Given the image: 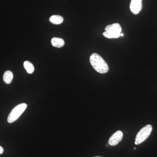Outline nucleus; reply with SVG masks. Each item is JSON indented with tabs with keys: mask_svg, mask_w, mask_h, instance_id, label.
Listing matches in <instances>:
<instances>
[{
	"mask_svg": "<svg viewBox=\"0 0 157 157\" xmlns=\"http://www.w3.org/2000/svg\"><path fill=\"white\" fill-rule=\"evenodd\" d=\"M142 0H132L130 9L133 14H138L142 9Z\"/></svg>",
	"mask_w": 157,
	"mask_h": 157,
	"instance_id": "obj_6",
	"label": "nucleus"
},
{
	"mask_svg": "<svg viewBox=\"0 0 157 157\" xmlns=\"http://www.w3.org/2000/svg\"><path fill=\"white\" fill-rule=\"evenodd\" d=\"M123 133L121 131L115 132L109 138L108 143L111 146H114L117 145L122 140Z\"/></svg>",
	"mask_w": 157,
	"mask_h": 157,
	"instance_id": "obj_5",
	"label": "nucleus"
},
{
	"mask_svg": "<svg viewBox=\"0 0 157 157\" xmlns=\"http://www.w3.org/2000/svg\"><path fill=\"white\" fill-rule=\"evenodd\" d=\"M24 67L29 74H32L35 70L33 65L30 62L26 61L24 63Z\"/></svg>",
	"mask_w": 157,
	"mask_h": 157,
	"instance_id": "obj_10",
	"label": "nucleus"
},
{
	"mask_svg": "<svg viewBox=\"0 0 157 157\" xmlns=\"http://www.w3.org/2000/svg\"><path fill=\"white\" fill-rule=\"evenodd\" d=\"M4 152V149L2 146H0V155L2 154Z\"/></svg>",
	"mask_w": 157,
	"mask_h": 157,
	"instance_id": "obj_11",
	"label": "nucleus"
},
{
	"mask_svg": "<svg viewBox=\"0 0 157 157\" xmlns=\"http://www.w3.org/2000/svg\"><path fill=\"white\" fill-rule=\"evenodd\" d=\"M105 30V32L103 33V36L108 39H117L121 36V27L117 23L107 26Z\"/></svg>",
	"mask_w": 157,
	"mask_h": 157,
	"instance_id": "obj_2",
	"label": "nucleus"
},
{
	"mask_svg": "<svg viewBox=\"0 0 157 157\" xmlns=\"http://www.w3.org/2000/svg\"><path fill=\"white\" fill-rule=\"evenodd\" d=\"M27 107V105L25 103H22L18 104L16 107H14L9 113L8 117V122L9 123H12L19 118L23 113L25 111Z\"/></svg>",
	"mask_w": 157,
	"mask_h": 157,
	"instance_id": "obj_3",
	"label": "nucleus"
},
{
	"mask_svg": "<svg viewBox=\"0 0 157 157\" xmlns=\"http://www.w3.org/2000/svg\"><path fill=\"white\" fill-rule=\"evenodd\" d=\"M100 157V156H96V157Z\"/></svg>",
	"mask_w": 157,
	"mask_h": 157,
	"instance_id": "obj_13",
	"label": "nucleus"
},
{
	"mask_svg": "<svg viewBox=\"0 0 157 157\" xmlns=\"http://www.w3.org/2000/svg\"><path fill=\"white\" fill-rule=\"evenodd\" d=\"M136 149V148H135H135H134V149H135V150Z\"/></svg>",
	"mask_w": 157,
	"mask_h": 157,
	"instance_id": "obj_14",
	"label": "nucleus"
},
{
	"mask_svg": "<svg viewBox=\"0 0 157 157\" xmlns=\"http://www.w3.org/2000/svg\"><path fill=\"white\" fill-rule=\"evenodd\" d=\"M121 36H124V34H123V33L122 34L121 33Z\"/></svg>",
	"mask_w": 157,
	"mask_h": 157,
	"instance_id": "obj_12",
	"label": "nucleus"
},
{
	"mask_svg": "<svg viewBox=\"0 0 157 157\" xmlns=\"http://www.w3.org/2000/svg\"><path fill=\"white\" fill-rule=\"evenodd\" d=\"M51 43L54 47L60 48L64 46L65 42L61 38L54 37L51 39Z\"/></svg>",
	"mask_w": 157,
	"mask_h": 157,
	"instance_id": "obj_7",
	"label": "nucleus"
},
{
	"mask_svg": "<svg viewBox=\"0 0 157 157\" xmlns=\"http://www.w3.org/2000/svg\"><path fill=\"white\" fill-rule=\"evenodd\" d=\"M90 61L93 67L98 73L104 74L109 71L107 63L98 54L93 53L90 56Z\"/></svg>",
	"mask_w": 157,
	"mask_h": 157,
	"instance_id": "obj_1",
	"label": "nucleus"
},
{
	"mask_svg": "<svg viewBox=\"0 0 157 157\" xmlns=\"http://www.w3.org/2000/svg\"><path fill=\"white\" fill-rule=\"evenodd\" d=\"M63 18L59 15H53L49 18V21L54 25H59L63 22Z\"/></svg>",
	"mask_w": 157,
	"mask_h": 157,
	"instance_id": "obj_9",
	"label": "nucleus"
},
{
	"mask_svg": "<svg viewBox=\"0 0 157 157\" xmlns=\"http://www.w3.org/2000/svg\"><path fill=\"white\" fill-rule=\"evenodd\" d=\"M13 74L10 70L6 71L3 76V80L6 84H10L13 79Z\"/></svg>",
	"mask_w": 157,
	"mask_h": 157,
	"instance_id": "obj_8",
	"label": "nucleus"
},
{
	"mask_svg": "<svg viewBox=\"0 0 157 157\" xmlns=\"http://www.w3.org/2000/svg\"><path fill=\"white\" fill-rule=\"evenodd\" d=\"M152 131V127L149 124L147 125L140 129V131L136 135L135 138V144L138 145L145 141L151 134Z\"/></svg>",
	"mask_w": 157,
	"mask_h": 157,
	"instance_id": "obj_4",
	"label": "nucleus"
}]
</instances>
